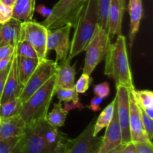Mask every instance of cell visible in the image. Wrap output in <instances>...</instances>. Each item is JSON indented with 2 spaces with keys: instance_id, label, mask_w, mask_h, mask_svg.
<instances>
[{
  "instance_id": "obj_1",
  "label": "cell",
  "mask_w": 153,
  "mask_h": 153,
  "mask_svg": "<svg viewBox=\"0 0 153 153\" xmlns=\"http://www.w3.org/2000/svg\"><path fill=\"white\" fill-rule=\"evenodd\" d=\"M105 74L112 78L115 87L124 86L129 91L135 90L127 52L126 40L123 34L111 43L105 58Z\"/></svg>"
},
{
  "instance_id": "obj_2",
  "label": "cell",
  "mask_w": 153,
  "mask_h": 153,
  "mask_svg": "<svg viewBox=\"0 0 153 153\" xmlns=\"http://www.w3.org/2000/svg\"><path fill=\"white\" fill-rule=\"evenodd\" d=\"M98 24V16L96 0H87L79 13L76 24L73 39L70 43L68 58L84 52L92 38Z\"/></svg>"
},
{
  "instance_id": "obj_3",
  "label": "cell",
  "mask_w": 153,
  "mask_h": 153,
  "mask_svg": "<svg viewBox=\"0 0 153 153\" xmlns=\"http://www.w3.org/2000/svg\"><path fill=\"white\" fill-rule=\"evenodd\" d=\"M55 79L56 76L54 75L44 85L22 102L19 114L25 121L26 126L46 118L49 106L55 95Z\"/></svg>"
},
{
  "instance_id": "obj_4",
  "label": "cell",
  "mask_w": 153,
  "mask_h": 153,
  "mask_svg": "<svg viewBox=\"0 0 153 153\" xmlns=\"http://www.w3.org/2000/svg\"><path fill=\"white\" fill-rule=\"evenodd\" d=\"M87 0H59L51 10L50 15L42 22L48 29H55L66 25L75 26L79 13Z\"/></svg>"
},
{
  "instance_id": "obj_5",
  "label": "cell",
  "mask_w": 153,
  "mask_h": 153,
  "mask_svg": "<svg viewBox=\"0 0 153 153\" xmlns=\"http://www.w3.org/2000/svg\"><path fill=\"white\" fill-rule=\"evenodd\" d=\"M111 44L109 34L97 24L91 41L85 49L83 73L91 76L97 66L105 58Z\"/></svg>"
},
{
  "instance_id": "obj_6",
  "label": "cell",
  "mask_w": 153,
  "mask_h": 153,
  "mask_svg": "<svg viewBox=\"0 0 153 153\" xmlns=\"http://www.w3.org/2000/svg\"><path fill=\"white\" fill-rule=\"evenodd\" d=\"M58 63L47 58L40 61L32 75L22 88L19 98L22 102L26 101L34 93L44 85L57 72Z\"/></svg>"
},
{
  "instance_id": "obj_7",
  "label": "cell",
  "mask_w": 153,
  "mask_h": 153,
  "mask_svg": "<svg viewBox=\"0 0 153 153\" xmlns=\"http://www.w3.org/2000/svg\"><path fill=\"white\" fill-rule=\"evenodd\" d=\"M48 28L36 21H23L21 22L20 41H26L35 49L39 61L46 58L47 55Z\"/></svg>"
},
{
  "instance_id": "obj_8",
  "label": "cell",
  "mask_w": 153,
  "mask_h": 153,
  "mask_svg": "<svg viewBox=\"0 0 153 153\" xmlns=\"http://www.w3.org/2000/svg\"><path fill=\"white\" fill-rule=\"evenodd\" d=\"M72 26L66 25L55 29H48L47 52L54 50L56 53L55 62H61L68 58L70 52V33Z\"/></svg>"
},
{
  "instance_id": "obj_9",
  "label": "cell",
  "mask_w": 153,
  "mask_h": 153,
  "mask_svg": "<svg viewBox=\"0 0 153 153\" xmlns=\"http://www.w3.org/2000/svg\"><path fill=\"white\" fill-rule=\"evenodd\" d=\"M114 97L115 106L117 111L118 120L122 134V143L127 144L131 141L129 129V96L130 91L124 86L116 88Z\"/></svg>"
},
{
  "instance_id": "obj_10",
  "label": "cell",
  "mask_w": 153,
  "mask_h": 153,
  "mask_svg": "<svg viewBox=\"0 0 153 153\" xmlns=\"http://www.w3.org/2000/svg\"><path fill=\"white\" fill-rule=\"evenodd\" d=\"M95 121L96 120L94 118L77 137L69 139L65 153H88L92 150H98L102 137L94 136Z\"/></svg>"
},
{
  "instance_id": "obj_11",
  "label": "cell",
  "mask_w": 153,
  "mask_h": 153,
  "mask_svg": "<svg viewBox=\"0 0 153 153\" xmlns=\"http://www.w3.org/2000/svg\"><path fill=\"white\" fill-rule=\"evenodd\" d=\"M40 122L26 126L22 135V153H52L42 135Z\"/></svg>"
},
{
  "instance_id": "obj_12",
  "label": "cell",
  "mask_w": 153,
  "mask_h": 153,
  "mask_svg": "<svg viewBox=\"0 0 153 153\" xmlns=\"http://www.w3.org/2000/svg\"><path fill=\"white\" fill-rule=\"evenodd\" d=\"M129 129L131 142L152 143L143 126L141 109L131 92H130L129 96Z\"/></svg>"
},
{
  "instance_id": "obj_13",
  "label": "cell",
  "mask_w": 153,
  "mask_h": 153,
  "mask_svg": "<svg viewBox=\"0 0 153 153\" xmlns=\"http://www.w3.org/2000/svg\"><path fill=\"white\" fill-rule=\"evenodd\" d=\"M42 135L46 145L52 153H65L67 151L69 138L59 131L58 128L51 126L46 118L40 122Z\"/></svg>"
},
{
  "instance_id": "obj_14",
  "label": "cell",
  "mask_w": 153,
  "mask_h": 153,
  "mask_svg": "<svg viewBox=\"0 0 153 153\" xmlns=\"http://www.w3.org/2000/svg\"><path fill=\"white\" fill-rule=\"evenodd\" d=\"M105 135L102 137L97 153H105L122 143V134L114 102V112L111 121L106 127Z\"/></svg>"
},
{
  "instance_id": "obj_15",
  "label": "cell",
  "mask_w": 153,
  "mask_h": 153,
  "mask_svg": "<svg viewBox=\"0 0 153 153\" xmlns=\"http://www.w3.org/2000/svg\"><path fill=\"white\" fill-rule=\"evenodd\" d=\"M22 91L20 82H19V76L17 72V66H16V55L13 53L11 62H10V69L6 78L4 83V90L1 95L0 104L10 101L12 100L18 98Z\"/></svg>"
},
{
  "instance_id": "obj_16",
  "label": "cell",
  "mask_w": 153,
  "mask_h": 153,
  "mask_svg": "<svg viewBox=\"0 0 153 153\" xmlns=\"http://www.w3.org/2000/svg\"><path fill=\"white\" fill-rule=\"evenodd\" d=\"M124 0H111L108 16V29L111 40L122 34V22L125 11Z\"/></svg>"
},
{
  "instance_id": "obj_17",
  "label": "cell",
  "mask_w": 153,
  "mask_h": 153,
  "mask_svg": "<svg viewBox=\"0 0 153 153\" xmlns=\"http://www.w3.org/2000/svg\"><path fill=\"white\" fill-rule=\"evenodd\" d=\"M26 124L19 114L1 119L0 141L11 137H20L24 134Z\"/></svg>"
},
{
  "instance_id": "obj_18",
  "label": "cell",
  "mask_w": 153,
  "mask_h": 153,
  "mask_svg": "<svg viewBox=\"0 0 153 153\" xmlns=\"http://www.w3.org/2000/svg\"><path fill=\"white\" fill-rule=\"evenodd\" d=\"M21 22L22 21L12 18L8 22L0 25V46H16L21 38Z\"/></svg>"
},
{
  "instance_id": "obj_19",
  "label": "cell",
  "mask_w": 153,
  "mask_h": 153,
  "mask_svg": "<svg viewBox=\"0 0 153 153\" xmlns=\"http://www.w3.org/2000/svg\"><path fill=\"white\" fill-rule=\"evenodd\" d=\"M68 58L64 61L58 64L57 72L55 73V88H72L75 87L76 70L75 66L70 65Z\"/></svg>"
},
{
  "instance_id": "obj_20",
  "label": "cell",
  "mask_w": 153,
  "mask_h": 153,
  "mask_svg": "<svg viewBox=\"0 0 153 153\" xmlns=\"http://www.w3.org/2000/svg\"><path fill=\"white\" fill-rule=\"evenodd\" d=\"M128 7L130 16V30L128 35H129L130 46L131 47L140 28V21L143 15V1L129 0Z\"/></svg>"
},
{
  "instance_id": "obj_21",
  "label": "cell",
  "mask_w": 153,
  "mask_h": 153,
  "mask_svg": "<svg viewBox=\"0 0 153 153\" xmlns=\"http://www.w3.org/2000/svg\"><path fill=\"white\" fill-rule=\"evenodd\" d=\"M36 0H16L13 7L12 18L19 21H31L35 11Z\"/></svg>"
},
{
  "instance_id": "obj_22",
  "label": "cell",
  "mask_w": 153,
  "mask_h": 153,
  "mask_svg": "<svg viewBox=\"0 0 153 153\" xmlns=\"http://www.w3.org/2000/svg\"><path fill=\"white\" fill-rule=\"evenodd\" d=\"M40 61L37 59L25 58V57L17 56L16 55V66H17V72L19 76V82H20L22 89L30 76L32 75L33 72L38 65Z\"/></svg>"
},
{
  "instance_id": "obj_23",
  "label": "cell",
  "mask_w": 153,
  "mask_h": 153,
  "mask_svg": "<svg viewBox=\"0 0 153 153\" xmlns=\"http://www.w3.org/2000/svg\"><path fill=\"white\" fill-rule=\"evenodd\" d=\"M140 108L153 119V93L149 90L131 91Z\"/></svg>"
},
{
  "instance_id": "obj_24",
  "label": "cell",
  "mask_w": 153,
  "mask_h": 153,
  "mask_svg": "<svg viewBox=\"0 0 153 153\" xmlns=\"http://www.w3.org/2000/svg\"><path fill=\"white\" fill-rule=\"evenodd\" d=\"M68 111L64 108L62 107L61 102L58 103H55L52 111L46 115L47 122L55 128L62 127L65 123Z\"/></svg>"
},
{
  "instance_id": "obj_25",
  "label": "cell",
  "mask_w": 153,
  "mask_h": 153,
  "mask_svg": "<svg viewBox=\"0 0 153 153\" xmlns=\"http://www.w3.org/2000/svg\"><path fill=\"white\" fill-rule=\"evenodd\" d=\"M114 102L115 100L114 99L113 101L110 103L101 112L100 116L98 117L97 120L95 121L94 130V136H97V134L103 129L106 128L111 121L114 112Z\"/></svg>"
},
{
  "instance_id": "obj_26",
  "label": "cell",
  "mask_w": 153,
  "mask_h": 153,
  "mask_svg": "<svg viewBox=\"0 0 153 153\" xmlns=\"http://www.w3.org/2000/svg\"><path fill=\"white\" fill-rule=\"evenodd\" d=\"M22 101L20 99L18 98L12 100L10 101L0 104V117L1 119L10 117L19 114L22 107Z\"/></svg>"
},
{
  "instance_id": "obj_27",
  "label": "cell",
  "mask_w": 153,
  "mask_h": 153,
  "mask_svg": "<svg viewBox=\"0 0 153 153\" xmlns=\"http://www.w3.org/2000/svg\"><path fill=\"white\" fill-rule=\"evenodd\" d=\"M111 0H96L98 16V25L103 29H108V16Z\"/></svg>"
},
{
  "instance_id": "obj_28",
  "label": "cell",
  "mask_w": 153,
  "mask_h": 153,
  "mask_svg": "<svg viewBox=\"0 0 153 153\" xmlns=\"http://www.w3.org/2000/svg\"><path fill=\"white\" fill-rule=\"evenodd\" d=\"M55 95L57 96L61 102H79V94L76 88H55Z\"/></svg>"
},
{
  "instance_id": "obj_29",
  "label": "cell",
  "mask_w": 153,
  "mask_h": 153,
  "mask_svg": "<svg viewBox=\"0 0 153 153\" xmlns=\"http://www.w3.org/2000/svg\"><path fill=\"white\" fill-rule=\"evenodd\" d=\"M15 53L17 56L39 60L35 49L26 41H19L15 46Z\"/></svg>"
},
{
  "instance_id": "obj_30",
  "label": "cell",
  "mask_w": 153,
  "mask_h": 153,
  "mask_svg": "<svg viewBox=\"0 0 153 153\" xmlns=\"http://www.w3.org/2000/svg\"><path fill=\"white\" fill-rule=\"evenodd\" d=\"M23 135V134H22ZM22 136L11 137L0 141V153H13L19 145Z\"/></svg>"
},
{
  "instance_id": "obj_31",
  "label": "cell",
  "mask_w": 153,
  "mask_h": 153,
  "mask_svg": "<svg viewBox=\"0 0 153 153\" xmlns=\"http://www.w3.org/2000/svg\"><path fill=\"white\" fill-rule=\"evenodd\" d=\"M92 81L93 79L91 76L82 73L79 80L76 82V83H75V88L78 94H84L89 89Z\"/></svg>"
},
{
  "instance_id": "obj_32",
  "label": "cell",
  "mask_w": 153,
  "mask_h": 153,
  "mask_svg": "<svg viewBox=\"0 0 153 153\" xmlns=\"http://www.w3.org/2000/svg\"><path fill=\"white\" fill-rule=\"evenodd\" d=\"M141 109V108H140ZM141 116L142 120H143V126H144L145 131H146V134L150 140V141L152 142L153 138V120L152 118H151L147 114L145 113L141 109Z\"/></svg>"
},
{
  "instance_id": "obj_33",
  "label": "cell",
  "mask_w": 153,
  "mask_h": 153,
  "mask_svg": "<svg viewBox=\"0 0 153 153\" xmlns=\"http://www.w3.org/2000/svg\"><path fill=\"white\" fill-rule=\"evenodd\" d=\"M13 16V7H9L0 2V25L8 22L12 19Z\"/></svg>"
},
{
  "instance_id": "obj_34",
  "label": "cell",
  "mask_w": 153,
  "mask_h": 153,
  "mask_svg": "<svg viewBox=\"0 0 153 153\" xmlns=\"http://www.w3.org/2000/svg\"><path fill=\"white\" fill-rule=\"evenodd\" d=\"M94 92L95 96L105 99L108 97L110 94V86L108 82H102L101 84L96 85L94 87Z\"/></svg>"
},
{
  "instance_id": "obj_35",
  "label": "cell",
  "mask_w": 153,
  "mask_h": 153,
  "mask_svg": "<svg viewBox=\"0 0 153 153\" xmlns=\"http://www.w3.org/2000/svg\"><path fill=\"white\" fill-rule=\"evenodd\" d=\"M15 47L11 45H4L0 46V61L8 57L13 56Z\"/></svg>"
},
{
  "instance_id": "obj_36",
  "label": "cell",
  "mask_w": 153,
  "mask_h": 153,
  "mask_svg": "<svg viewBox=\"0 0 153 153\" xmlns=\"http://www.w3.org/2000/svg\"><path fill=\"white\" fill-rule=\"evenodd\" d=\"M136 153H153V144L151 143H134Z\"/></svg>"
},
{
  "instance_id": "obj_37",
  "label": "cell",
  "mask_w": 153,
  "mask_h": 153,
  "mask_svg": "<svg viewBox=\"0 0 153 153\" xmlns=\"http://www.w3.org/2000/svg\"><path fill=\"white\" fill-rule=\"evenodd\" d=\"M102 98L98 97V96H95L91 100V103H90V105L88 106V108L94 112L99 111L100 110V105H101L102 102Z\"/></svg>"
},
{
  "instance_id": "obj_38",
  "label": "cell",
  "mask_w": 153,
  "mask_h": 153,
  "mask_svg": "<svg viewBox=\"0 0 153 153\" xmlns=\"http://www.w3.org/2000/svg\"><path fill=\"white\" fill-rule=\"evenodd\" d=\"M10 64L7 67V68H5L4 70H1V71H0V100H1V95H2L4 83H5V80H6V78H7V73H8L9 69H10Z\"/></svg>"
},
{
  "instance_id": "obj_39",
  "label": "cell",
  "mask_w": 153,
  "mask_h": 153,
  "mask_svg": "<svg viewBox=\"0 0 153 153\" xmlns=\"http://www.w3.org/2000/svg\"><path fill=\"white\" fill-rule=\"evenodd\" d=\"M35 10L39 14H40L43 17L45 18H47L50 15L51 11H52L50 8H48L43 4H39L37 7H35Z\"/></svg>"
},
{
  "instance_id": "obj_40",
  "label": "cell",
  "mask_w": 153,
  "mask_h": 153,
  "mask_svg": "<svg viewBox=\"0 0 153 153\" xmlns=\"http://www.w3.org/2000/svg\"><path fill=\"white\" fill-rule=\"evenodd\" d=\"M121 153H136L135 144L133 142L126 144Z\"/></svg>"
},
{
  "instance_id": "obj_41",
  "label": "cell",
  "mask_w": 153,
  "mask_h": 153,
  "mask_svg": "<svg viewBox=\"0 0 153 153\" xmlns=\"http://www.w3.org/2000/svg\"><path fill=\"white\" fill-rule=\"evenodd\" d=\"M12 58H13V56L8 57V58H4V59H2L0 61V71L4 70V69L7 68V67L10 65V62H11Z\"/></svg>"
},
{
  "instance_id": "obj_42",
  "label": "cell",
  "mask_w": 153,
  "mask_h": 153,
  "mask_svg": "<svg viewBox=\"0 0 153 153\" xmlns=\"http://www.w3.org/2000/svg\"><path fill=\"white\" fill-rule=\"evenodd\" d=\"M124 146H125V144L121 143V144H120L119 146H117V147L114 148L113 149H111V150L108 151V152L105 153H121V152L123 151V149Z\"/></svg>"
},
{
  "instance_id": "obj_43",
  "label": "cell",
  "mask_w": 153,
  "mask_h": 153,
  "mask_svg": "<svg viewBox=\"0 0 153 153\" xmlns=\"http://www.w3.org/2000/svg\"><path fill=\"white\" fill-rule=\"evenodd\" d=\"M16 1V0H0V2H1L2 4H5L7 6H9V7H13Z\"/></svg>"
},
{
  "instance_id": "obj_44",
  "label": "cell",
  "mask_w": 153,
  "mask_h": 153,
  "mask_svg": "<svg viewBox=\"0 0 153 153\" xmlns=\"http://www.w3.org/2000/svg\"><path fill=\"white\" fill-rule=\"evenodd\" d=\"M97 152H98V150H97V149H96V150L91 151V152H89L88 153H97Z\"/></svg>"
},
{
  "instance_id": "obj_45",
  "label": "cell",
  "mask_w": 153,
  "mask_h": 153,
  "mask_svg": "<svg viewBox=\"0 0 153 153\" xmlns=\"http://www.w3.org/2000/svg\"><path fill=\"white\" fill-rule=\"evenodd\" d=\"M0 121H1V117H0Z\"/></svg>"
},
{
  "instance_id": "obj_46",
  "label": "cell",
  "mask_w": 153,
  "mask_h": 153,
  "mask_svg": "<svg viewBox=\"0 0 153 153\" xmlns=\"http://www.w3.org/2000/svg\"><path fill=\"white\" fill-rule=\"evenodd\" d=\"M124 1H126V0H124Z\"/></svg>"
}]
</instances>
